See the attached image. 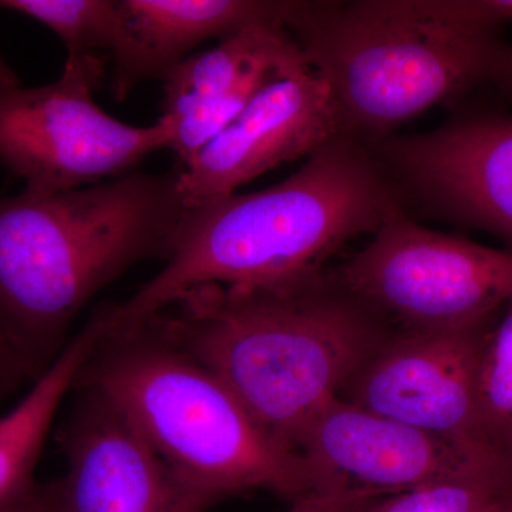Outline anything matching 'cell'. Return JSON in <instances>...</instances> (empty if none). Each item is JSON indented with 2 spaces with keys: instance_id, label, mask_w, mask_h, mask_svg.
Segmentation results:
<instances>
[{
  "instance_id": "obj_1",
  "label": "cell",
  "mask_w": 512,
  "mask_h": 512,
  "mask_svg": "<svg viewBox=\"0 0 512 512\" xmlns=\"http://www.w3.org/2000/svg\"><path fill=\"white\" fill-rule=\"evenodd\" d=\"M403 205L363 141L339 133L282 183L185 207L157 275L101 309L104 338L128 335L195 286H274L315 278L349 241Z\"/></svg>"
},
{
  "instance_id": "obj_2",
  "label": "cell",
  "mask_w": 512,
  "mask_h": 512,
  "mask_svg": "<svg viewBox=\"0 0 512 512\" xmlns=\"http://www.w3.org/2000/svg\"><path fill=\"white\" fill-rule=\"evenodd\" d=\"M147 322L293 451L308 421L397 330L330 268L293 284L195 286Z\"/></svg>"
},
{
  "instance_id": "obj_3",
  "label": "cell",
  "mask_w": 512,
  "mask_h": 512,
  "mask_svg": "<svg viewBox=\"0 0 512 512\" xmlns=\"http://www.w3.org/2000/svg\"><path fill=\"white\" fill-rule=\"evenodd\" d=\"M284 25L363 143L434 106L512 103L507 23L484 0H286Z\"/></svg>"
},
{
  "instance_id": "obj_4",
  "label": "cell",
  "mask_w": 512,
  "mask_h": 512,
  "mask_svg": "<svg viewBox=\"0 0 512 512\" xmlns=\"http://www.w3.org/2000/svg\"><path fill=\"white\" fill-rule=\"evenodd\" d=\"M178 174L0 198V330L37 376L94 295L138 262L168 258L185 208Z\"/></svg>"
},
{
  "instance_id": "obj_5",
  "label": "cell",
  "mask_w": 512,
  "mask_h": 512,
  "mask_svg": "<svg viewBox=\"0 0 512 512\" xmlns=\"http://www.w3.org/2000/svg\"><path fill=\"white\" fill-rule=\"evenodd\" d=\"M76 384L110 400L204 510L251 490L291 504L333 493L302 454L266 433L214 373L150 322L101 338Z\"/></svg>"
},
{
  "instance_id": "obj_6",
  "label": "cell",
  "mask_w": 512,
  "mask_h": 512,
  "mask_svg": "<svg viewBox=\"0 0 512 512\" xmlns=\"http://www.w3.org/2000/svg\"><path fill=\"white\" fill-rule=\"evenodd\" d=\"M104 76L100 55L67 56L56 82L0 90V163L26 191L57 194L104 183L170 148L171 121L134 127L97 106L93 96Z\"/></svg>"
},
{
  "instance_id": "obj_7",
  "label": "cell",
  "mask_w": 512,
  "mask_h": 512,
  "mask_svg": "<svg viewBox=\"0 0 512 512\" xmlns=\"http://www.w3.org/2000/svg\"><path fill=\"white\" fill-rule=\"evenodd\" d=\"M330 271L404 332L456 328L501 311L512 296V251L431 231L403 205L367 247Z\"/></svg>"
},
{
  "instance_id": "obj_8",
  "label": "cell",
  "mask_w": 512,
  "mask_h": 512,
  "mask_svg": "<svg viewBox=\"0 0 512 512\" xmlns=\"http://www.w3.org/2000/svg\"><path fill=\"white\" fill-rule=\"evenodd\" d=\"M375 143L402 200L490 232L512 251V114L473 107L429 133Z\"/></svg>"
},
{
  "instance_id": "obj_9",
  "label": "cell",
  "mask_w": 512,
  "mask_h": 512,
  "mask_svg": "<svg viewBox=\"0 0 512 512\" xmlns=\"http://www.w3.org/2000/svg\"><path fill=\"white\" fill-rule=\"evenodd\" d=\"M501 312L434 332L396 330L339 399L448 439L487 446L478 423L477 377Z\"/></svg>"
},
{
  "instance_id": "obj_10",
  "label": "cell",
  "mask_w": 512,
  "mask_h": 512,
  "mask_svg": "<svg viewBox=\"0 0 512 512\" xmlns=\"http://www.w3.org/2000/svg\"><path fill=\"white\" fill-rule=\"evenodd\" d=\"M296 451L329 491L389 495L512 463L493 448L448 439L402 421L330 400L303 427Z\"/></svg>"
},
{
  "instance_id": "obj_11",
  "label": "cell",
  "mask_w": 512,
  "mask_h": 512,
  "mask_svg": "<svg viewBox=\"0 0 512 512\" xmlns=\"http://www.w3.org/2000/svg\"><path fill=\"white\" fill-rule=\"evenodd\" d=\"M80 389L60 437L66 471L35 487L43 512L205 511L110 400Z\"/></svg>"
},
{
  "instance_id": "obj_12",
  "label": "cell",
  "mask_w": 512,
  "mask_h": 512,
  "mask_svg": "<svg viewBox=\"0 0 512 512\" xmlns=\"http://www.w3.org/2000/svg\"><path fill=\"white\" fill-rule=\"evenodd\" d=\"M342 133L338 109L315 70L269 84L178 174L185 207L234 194L281 164L309 157Z\"/></svg>"
},
{
  "instance_id": "obj_13",
  "label": "cell",
  "mask_w": 512,
  "mask_h": 512,
  "mask_svg": "<svg viewBox=\"0 0 512 512\" xmlns=\"http://www.w3.org/2000/svg\"><path fill=\"white\" fill-rule=\"evenodd\" d=\"M286 0H117L111 92L124 100L147 80H164L195 47L256 23H284Z\"/></svg>"
},
{
  "instance_id": "obj_14",
  "label": "cell",
  "mask_w": 512,
  "mask_h": 512,
  "mask_svg": "<svg viewBox=\"0 0 512 512\" xmlns=\"http://www.w3.org/2000/svg\"><path fill=\"white\" fill-rule=\"evenodd\" d=\"M312 70L284 23H256L178 64L163 80L161 117L174 123L207 101L259 92Z\"/></svg>"
},
{
  "instance_id": "obj_15",
  "label": "cell",
  "mask_w": 512,
  "mask_h": 512,
  "mask_svg": "<svg viewBox=\"0 0 512 512\" xmlns=\"http://www.w3.org/2000/svg\"><path fill=\"white\" fill-rule=\"evenodd\" d=\"M101 336L96 313L37 377L28 396L0 417V505L26 497L35 488L33 473L57 410L99 348Z\"/></svg>"
},
{
  "instance_id": "obj_16",
  "label": "cell",
  "mask_w": 512,
  "mask_h": 512,
  "mask_svg": "<svg viewBox=\"0 0 512 512\" xmlns=\"http://www.w3.org/2000/svg\"><path fill=\"white\" fill-rule=\"evenodd\" d=\"M512 501V463L404 493L382 495L362 512H498Z\"/></svg>"
},
{
  "instance_id": "obj_17",
  "label": "cell",
  "mask_w": 512,
  "mask_h": 512,
  "mask_svg": "<svg viewBox=\"0 0 512 512\" xmlns=\"http://www.w3.org/2000/svg\"><path fill=\"white\" fill-rule=\"evenodd\" d=\"M0 9L47 26L62 40L67 56L111 53L116 45L117 0H0Z\"/></svg>"
},
{
  "instance_id": "obj_18",
  "label": "cell",
  "mask_w": 512,
  "mask_h": 512,
  "mask_svg": "<svg viewBox=\"0 0 512 512\" xmlns=\"http://www.w3.org/2000/svg\"><path fill=\"white\" fill-rule=\"evenodd\" d=\"M477 413L485 444L512 461V296L481 357Z\"/></svg>"
},
{
  "instance_id": "obj_19",
  "label": "cell",
  "mask_w": 512,
  "mask_h": 512,
  "mask_svg": "<svg viewBox=\"0 0 512 512\" xmlns=\"http://www.w3.org/2000/svg\"><path fill=\"white\" fill-rule=\"evenodd\" d=\"M382 495L375 491L356 490V488L315 494L295 501L286 512H362L367 505Z\"/></svg>"
},
{
  "instance_id": "obj_20",
  "label": "cell",
  "mask_w": 512,
  "mask_h": 512,
  "mask_svg": "<svg viewBox=\"0 0 512 512\" xmlns=\"http://www.w3.org/2000/svg\"><path fill=\"white\" fill-rule=\"evenodd\" d=\"M32 377L37 379L35 369L13 348L0 330V397L12 393L18 389L20 383Z\"/></svg>"
},
{
  "instance_id": "obj_21",
  "label": "cell",
  "mask_w": 512,
  "mask_h": 512,
  "mask_svg": "<svg viewBox=\"0 0 512 512\" xmlns=\"http://www.w3.org/2000/svg\"><path fill=\"white\" fill-rule=\"evenodd\" d=\"M36 487V485H35ZM0 512H43L35 497V488L32 493L12 503L0 505Z\"/></svg>"
},
{
  "instance_id": "obj_22",
  "label": "cell",
  "mask_w": 512,
  "mask_h": 512,
  "mask_svg": "<svg viewBox=\"0 0 512 512\" xmlns=\"http://www.w3.org/2000/svg\"><path fill=\"white\" fill-rule=\"evenodd\" d=\"M485 8L501 22L512 20V0H484Z\"/></svg>"
},
{
  "instance_id": "obj_23",
  "label": "cell",
  "mask_w": 512,
  "mask_h": 512,
  "mask_svg": "<svg viewBox=\"0 0 512 512\" xmlns=\"http://www.w3.org/2000/svg\"><path fill=\"white\" fill-rule=\"evenodd\" d=\"M18 86H20L18 76L0 56V90L13 89Z\"/></svg>"
},
{
  "instance_id": "obj_24",
  "label": "cell",
  "mask_w": 512,
  "mask_h": 512,
  "mask_svg": "<svg viewBox=\"0 0 512 512\" xmlns=\"http://www.w3.org/2000/svg\"><path fill=\"white\" fill-rule=\"evenodd\" d=\"M498 512H512V501L510 504L505 505L504 508H501V510Z\"/></svg>"
}]
</instances>
